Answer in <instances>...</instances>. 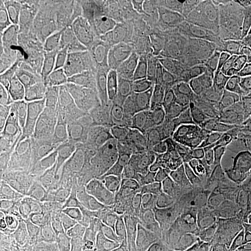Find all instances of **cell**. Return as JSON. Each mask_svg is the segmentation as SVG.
<instances>
[{
    "label": "cell",
    "instance_id": "cell-9",
    "mask_svg": "<svg viewBox=\"0 0 251 251\" xmlns=\"http://www.w3.org/2000/svg\"><path fill=\"white\" fill-rule=\"evenodd\" d=\"M147 125L124 130H112L101 178L106 205H109L119 191L136 175L141 137Z\"/></svg>",
    "mask_w": 251,
    "mask_h": 251
},
{
    "label": "cell",
    "instance_id": "cell-14",
    "mask_svg": "<svg viewBox=\"0 0 251 251\" xmlns=\"http://www.w3.org/2000/svg\"><path fill=\"white\" fill-rule=\"evenodd\" d=\"M159 72L161 70L141 78L115 96L108 108V124L112 130L129 129L143 124L148 126L153 89Z\"/></svg>",
    "mask_w": 251,
    "mask_h": 251
},
{
    "label": "cell",
    "instance_id": "cell-19",
    "mask_svg": "<svg viewBox=\"0 0 251 251\" xmlns=\"http://www.w3.org/2000/svg\"><path fill=\"white\" fill-rule=\"evenodd\" d=\"M171 134L170 122L166 119L147 126L141 137L136 175L158 171L168 150Z\"/></svg>",
    "mask_w": 251,
    "mask_h": 251
},
{
    "label": "cell",
    "instance_id": "cell-6",
    "mask_svg": "<svg viewBox=\"0 0 251 251\" xmlns=\"http://www.w3.org/2000/svg\"><path fill=\"white\" fill-rule=\"evenodd\" d=\"M161 119L170 122L172 133L219 126L218 120L193 98L178 63L162 69L155 84L148 125Z\"/></svg>",
    "mask_w": 251,
    "mask_h": 251
},
{
    "label": "cell",
    "instance_id": "cell-2",
    "mask_svg": "<svg viewBox=\"0 0 251 251\" xmlns=\"http://www.w3.org/2000/svg\"><path fill=\"white\" fill-rule=\"evenodd\" d=\"M178 67L196 101L219 125L225 121L242 90L224 52L209 41H197L183 52Z\"/></svg>",
    "mask_w": 251,
    "mask_h": 251
},
{
    "label": "cell",
    "instance_id": "cell-17",
    "mask_svg": "<svg viewBox=\"0 0 251 251\" xmlns=\"http://www.w3.org/2000/svg\"><path fill=\"white\" fill-rule=\"evenodd\" d=\"M236 162L238 175L251 172V99L242 96L235 108L220 124Z\"/></svg>",
    "mask_w": 251,
    "mask_h": 251
},
{
    "label": "cell",
    "instance_id": "cell-24",
    "mask_svg": "<svg viewBox=\"0 0 251 251\" xmlns=\"http://www.w3.org/2000/svg\"><path fill=\"white\" fill-rule=\"evenodd\" d=\"M238 201L240 218L244 236L251 251V172L242 174L238 177Z\"/></svg>",
    "mask_w": 251,
    "mask_h": 251
},
{
    "label": "cell",
    "instance_id": "cell-1",
    "mask_svg": "<svg viewBox=\"0 0 251 251\" xmlns=\"http://www.w3.org/2000/svg\"><path fill=\"white\" fill-rule=\"evenodd\" d=\"M158 174L170 194L212 178L240 177L220 125L172 133Z\"/></svg>",
    "mask_w": 251,
    "mask_h": 251
},
{
    "label": "cell",
    "instance_id": "cell-15",
    "mask_svg": "<svg viewBox=\"0 0 251 251\" xmlns=\"http://www.w3.org/2000/svg\"><path fill=\"white\" fill-rule=\"evenodd\" d=\"M52 152H56L55 149L45 142L35 161L0 188V211L5 212L19 226H21L28 199L39 188L40 179Z\"/></svg>",
    "mask_w": 251,
    "mask_h": 251
},
{
    "label": "cell",
    "instance_id": "cell-11",
    "mask_svg": "<svg viewBox=\"0 0 251 251\" xmlns=\"http://www.w3.org/2000/svg\"><path fill=\"white\" fill-rule=\"evenodd\" d=\"M170 196L158 171H151L134 176L119 191L108 207L117 219L149 216L169 208Z\"/></svg>",
    "mask_w": 251,
    "mask_h": 251
},
{
    "label": "cell",
    "instance_id": "cell-16",
    "mask_svg": "<svg viewBox=\"0 0 251 251\" xmlns=\"http://www.w3.org/2000/svg\"><path fill=\"white\" fill-rule=\"evenodd\" d=\"M46 133L7 130L0 135V184L5 185L27 169L40 155Z\"/></svg>",
    "mask_w": 251,
    "mask_h": 251
},
{
    "label": "cell",
    "instance_id": "cell-25",
    "mask_svg": "<svg viewBox=\"0 0 251 251\" xmlns=\"http://www.w3.org/2000/svg\"><path fill=\"white\" fill-rule=\"evenodd\" d=\"M97 251H113V248H112V246H111V247L106 248V249H102V250H97Z\"/></svg>",
    "mask_w": 251,
    "mask_h": 251
},
{
    "label": "cell",
    "instance_id": "cell-5",
    "mask_svg": "<svg viewBox=\"0 0 251 251\" xmlns=\"http://www.w3.org/2000/svg\"><path fill=\"white\" fill-rule=\"evenodd\" d=\"M39 190L63 220L106 203L101 186L57 152L50 155L40 179Z\"/></svg>",
    "mask_w": 251,
    "mask_h": 251
},
{
    "label": "cell",
    "instance_id": "cell-12",
    "mask_svg": "<svg viewBox=\"0 0 251 251\" xmlns=\"http://www.w3.org/2000/svg\"><path fill=\"white\" fill-rule=\"evenodd\" d=\"M18 29L31 61L47 62L54 25L50 2L8 1Z\"/></svg>",
    "mask_w": 251,
    "mask_h": 251
},
{
    "label": "cell",
    "instance_id": "cell-18",
    "mask_svg": "<svg viewBox=\"0 0 251 251\" xmlns=\"http://www.w3.org/2000/svg\"><path fill=\"white\" fill-rule=\"evenodd\" d=\"M31 61L18 29L8 1L0 2V83Z\"/></svg>",
    "mask_w": 251,
    "mask_h": 251
},
{
    "label": "cell",
    "instance_id": "cell-3",
    "mask_svg": "<svg viewBox=\"0 0 251 251\" xmlns=\"http://www.w3.org/2000/svg\"><path fill=\"white\" fill-rule=\"evenodd\" d=\"M54 25L47 64L49 81L71 80L79 70L81 59L100 19L99 2H50Z\"/></svg>",
    "mask_w": 251,
    "mask_h": 251
},
{
    "label": "cell",
    "instance_id": "cell-20",
    "mask_svg": "<svg viewBox=\"0 0 251 251\" xmlns=\"http://www.w3.org/2000/svg\"><path fill=\"white\" fill-rule=\"evenodd\" d=\"M149 216H126L118 218L113 251H146L148 237Z\"/></svg>",
    "mask_w": 251,
    "mask_h": 251
},
{
    "label": "cell",
    "instance_id": "cell-26",
    "mask_svg": "<svg viewBox=\"0 0 251 251\" xmlns=\"http://www.w3.org/2000/svg\"><path fill=\"white\" fill-rule=\"evenodd\" d=\"M247 96L249 97V98L251 99V90H250V91H248V92H247Z\"/></svg>",
    "mask_w": 251,
    "mask_h": 251
},
{
    "label": "cell",
    "instance_id": "cell-23",
    "mask_svg": "<svg viewBox=\"0 0 251 251\" xmlns=\"http://www.w3.org/2000/svg\"><path fill=\"white\" fill-rule=\"evenodd\" d=\"M0 251H33L20 226L2 211H0Z\"/></svg>",
    "mask_w": 251,
    "mask_h": 251
},
{
    "label": "cell",
    "instance_id": "cell-13",
    "mask_svg": "<svg viewBox=\"0 0 251 251\" xmlns=\"http://www.w3.org/2000/svg\"><path fill=\"white\" fill-rule=\"evenodd\" d=\"M20 227L33 251L61 250L63 218L39 188L28 199Z\"/></svg>",
    "mask_w": 251,
    "mask_h": 251
},
{
    "label": "cell",
    "instance_id": "cell-4",
    "mask_svg": "<svg viewBox=\"0 0 251 251\" xmlns=\"http://www.w3.org/2000/svg\"><path fill=\"white\" fill-rule=\"evenodd\" d=\"M47 62L30 61L5 84L0 83L1 117L9 130H45L48 122L47 96L49 87Z\"/></svg>",
    "mask_w": 251,
    "mask_h": 251
},
{
    "label": "cell",
    "instance_id": "cell-22",
    "mask_svg": "<svg viewBox=\"0 0 251 251\" xmlns=\"http://www.w3.org/2000/svg\"><path fill=\"white\" fill-rule=\"evenodd\" d=\"M146 251H185L163 212L149 215Z\"/></svg>",
    "mask_w": 251,
    "mask_h": 251
},
{
    "label": "cell",
    "instance_id": "cell-8",
    "mask_svg": "<svg viewBox=\"0 0 251 251\" xmlns=\"http://www.w3.org/2000/svg\"><path fill=\"white\" fill-rule=\"evenodd\" d=\"M170 206L208 219L241 225L238 178L224 176L183 188L171 194Z\"/></svg>",
    "mask_w": 251,
    "mask_h": 251
},
{
    "label": "cell",
    "instance_id": "cell-21",
    "mask_svg": "<svg viewBox=\"0 0 251 251\" xmlns=\"http://www.w3.org/2000/svg\"><path fill=\"white\" fill-rule=\"evenodd\" d=\"M241 90H251V33L246 31L236 40L227 56Z\"/></svg>",
    "mask_w": 251,
    "mask_h": 251
},
{
    "label": "cell",
    "instance_id": "cell-10",
    "mask_svg": "<svg viewBox=\"0 0 251 251\" xmlns=\"http://www.w3.org/2000/svg\"><path fill=\"white\" fill-rule=\"evenodd\" d=\"M117 216L106 205H97L63 220L62 251H97L111 247Z\"/></svg>",
    "mask_w": 251,
    "mask_h": 251
},
{
    "label": "cell",
    "instance_id": "cell-27",
    "mask_svg": "<svg viewBox=\"0 0 251 251\" xmlns=\"http://www.w3.org/2000/svg\"><path fill=\"white\" fill-rule=\"evenodd\" d=\"M57 251H62V250H57Z\"/></svg>",
    "mask_w": 251,
    "mask_h": 251
},
{
    "label": "cell",
    "instance_id": "cell-7",
    "mask_svg": "<svg viewBox=\"0 0 251 251\" xmlns=\"http://www.w3.org/2000/svg\"><path fill=\"white\" fill-rule=\"evenodd\" d=\"M163 214L185 251H249L241 225L171 206Z\"/></svg>",
    "mask_w": 251,
    "mask_h": 251
}]
</instances>
